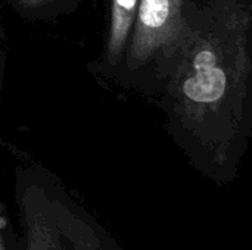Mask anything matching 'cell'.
<instances>
[{
  "mask_svg": "<svg viewBox=\"0 0 252 250\" xmlns=\"http://www.w3.org/2000/svg\"><path fill=\"white\" fill-rule=\"evenodd\" d=\"M208 7L205 24L192 28L188 21L171 50L180 52L173 77V94L185 118L204 122L241 99L248 74V18L229 3Z\"/></svg>",
  "mask_w": 252,
  "mask_h": 250,
  "instance_id": "6da1fadb",
  "label": "cell"
},
{
  "mask_svg": "<svg viewBox=\"0 0 252 250\" xmlns=\"http://www.w3.org/2000/svg\"><path fill=\"white\" fill-rule=\"evenodd\" d=\"M185 0H139L134 35L128 52L131 69L161 50L171 53L185 27Z\"/></svg>",
  "mask_w": 252,
  "mask_h": 250,
  "instance_id": "7a4b0ae2",
  "label": "cell"
},
{
  "mask_svg": "<svg viewBox=\"0 0 252 250\" xmlns=\"http://www.w3.org/2000/svg\"><path fill=\"white\" fill-rule=\"evenodd\" d=\"M139 0H114L111 12V29L106 55L111 63H115L124 49L128 31L136 16Z\"/></svg>",
  "mask_w": 252,
  "mask_h": 250,
  "instance_id": "3957f363",
  "label": "cell"
},
{
  "mask_svg": "<svg viewBox=\"0 0 252 250\" xmlns=\"http://www.w3.org/2000/svg\"><path fill=\"white\" fill-rule=\"evenodd\" d=\"M52 0H18V3L24 7H37L41 4H46Z\"/></svg>",
  "mask_w": 252,
  "mask_h": 250,
  "instance_id": "277c9868",
  "label": "cell"
}]
</instances>
